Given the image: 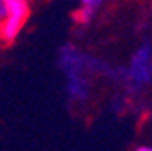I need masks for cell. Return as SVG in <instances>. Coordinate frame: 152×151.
<instances>
[{
  "label": "cell",
  "mask_w": 152,
  "mask_h": 151,
  "mask_svg": "<svg viewBox=\"0 0 152 151\" xmlns=\"http://www.w3.org/2000/svg\"><path fill=\"white\" fill-rule=\"evenodd\" d=\"M105 77H110L120 86L130 91H143L152 86V44H141L130 56V62L125 67L107 69Z\"/></svg>",
  "instance_id": "obj_2"
},
{
  "label": "cell",
  "mask_w": 152,
  "mask_h": 151,
  "mask_svg": "<svg viewBox=\"0 0 152 151\" xmlns=\"http://www.w3.org/2000/svg\"><path fill=\"white\" fill-rule=\"evenodd\" d=\"M58 67L64 75V87L69 104H83L91 97L94 75H105L107 66L82 51L74 44H64L58 51Z\"/></svg>",
  "instance_id": "obj_1"
},
{
  "label": "cell",
  "mask_w": 152,
  "mask_h": 151,
  "mask_svg": "<svg viewBox=\"0 0 152 151\" xmlns=\"http://www.w3.org/2000/svg\"><path fill=\"white\" fill-rule=\"evenodd\" d=\"M134 151H152V146H138Z\"/></svg>",
  "instance_id": "obj_6"
},
{
  "label": "cell",
  "mask_w": 152,
  "mask_h": 151,
  "mask_svg": "<svg viewBox=\"0 0 152 151\" xmlns=\"http://www.w3.org/2000/svg\"><path fill=\"white\" fill-rule=\"evenodd\" d=\"M6 11H7V4H6V0H0V22L6 18Z\"/></svg>",
  "instance_id": "obj_5"
},
{
  "label": "cell",
  "mask_w": 152,
  "mask_h": 151,
  "mask_svg": "<svg viewBox=\"0 0 152 151\" xmlns=\"http://www.w3.org/2000/svg\"><path fill=\"white\" fill-rule=\"evenodd\" d=\"M6 4H7L6 18L0 22V42L11 44L18 38L26 22L29 20L31 7L29 0H6Z\"/></svg>",
  "instance_id": "obj_3"
},
{
  "label": "cell",
  "mask_w": 152,
  "mask_h": 151,
  "mask_svg": "<svg viewBox=\"0 0 152 151\" xmlns=\"http://www.w3.org/2000/svg\"><path fill=\"white\" fill-rule=\"evenodd\" d=\"M103 0H78V7H76L72 20L78 26H89L94 18H96Z\"/></svg>",
  "instance_id": "obj_4"
}]
</instances>
